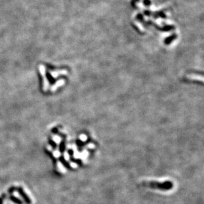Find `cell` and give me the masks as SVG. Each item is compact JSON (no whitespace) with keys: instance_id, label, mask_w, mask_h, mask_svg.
I'll return each mask as SVG.
<instances>
[{"instance_id":"cell-4","label":"cell","mask_w":204,"mask_h":204,"mask_svg":"<svg viewBox=\"0 0 204 204\" xmlns=\"http://www.w3.org/2000/svg\"><path fill=\"white\" fill-rule=\"evenodd\" d=\"M17 189V188H15V187H13V188H10V189H9V192L10 193H12L13 192V191L16 190Z\"/></svg>"},{"instance_id":"cell-6","label":"cell","mask_w":204,"mask_h":204,"mask_svg":"<svg viewBox=\"0 0 204 204\" xmlns=\"http://www.w3.org/2000/svg\"><path fill=\"white\" fill-rule=\"evenodd\" d=\"M3 203V199H2V197H0V204Z\"/></svg>"},{"instance_id":"cell-1","label":"cell","mask_w":204,"mask_h":204,"mask_svg":"<svg viewBox=\"0 0 204 204\" xmlns=\"http://www.w3.org/2000/svg\"><path fill=\"white\" fill-rule=\"evenodd\" d=\"M142 184L145 186L150 187L153 188H157L160 190H169L172 187V184L170 182H144Z\"/></svg>"},{"instance_id":"cell-3","label":"cell","mask_w":204,"mask_h":204,"mask_svg":"<svg viewBox=\"0 0 204 204\" xmlns=\"http://www.w3.org/2000/svg\"><path fill=\"white\" fill-rule=\"evenodd\" d=\"M9 198L13 201V202H14L15 203H16V204H23L22 201L20 200V199L19 198H17V197L14 196V195H10Z\"/></svg>"},{"instance_id":"cell-5","label":"cell","mask_w":204,"mask_h":204,"mask_svg":"<svg viewBox=\"0 0 204 204\" xmlns=\"http://www.w3.org/2000/svg\"><path fill=\"white\" fill-rule=\"evenodd\" d=\"M50 145H52V146H53L54 147V148H55V146H56V145H55V144H54V142H53V141H52V140H50Z\"/></svg>"},{"instance_id":"cell-2","label":"cell","mask_w":204,"mask_h":204,"mask_svg":"<svg viewBox=\"0 0 204 204\" xmlns=\"http://www.w3.org/2000/svg\"><path fill=\"white\" fill-rule=\"evenodd\" d=\"M17 190L18 193H19V195L21 196L23 199H24V200L25 201V203L27 204H31V199L29 198L28 195H27V193L24 192V190H23V189L21 188V187H19V188L17 189Z\"/></svg>"}]
</instances>
